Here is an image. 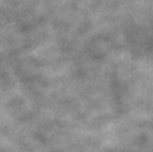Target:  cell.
Returning <instances> with one entry per match:
<instances>
[]
</instances>
